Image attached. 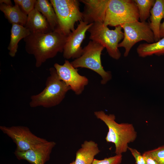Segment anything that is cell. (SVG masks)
<instances>
[{
    "instance_id": "obj_1",
    "label": "cell",
    "mask_w": 164,
    "mask_h": 164,
    "mask_svg": "<svg viewBox=\"0 0 164 164\" xmlns=\"http://www.w3.org/2000/svg\"><path fill=\"white\" fill-rule=\"evenodd\" d=\"M67 36L55 30L47 33H30L24 38L25 50L34 56L40 67L47 60L63 52Z\"/></svg>"
},
{
    "instance_id": "obj_2",
    "label": "cell",
    "mask_w": 164,
    "mask_h": 164,
    "mask_svg": "<svg viewBox=\"0 0 164 164\" xmlns=\"http://www.w3.org/2000/svg\"><path fill=\"white\" fill-rule=\"evenodd\" d=\"M94 115L107 126L108 132L105 139L107 142L114 144L116 155L126 152L128 150V144L135 141L137 137V132L133 125L127 123H118L114 114H108L102 111H95Z\"/></svg>"
},
{
    "instance_id": "obj_3",
    "label": "cell",
    "mask_w": 164,
    "mask_h": 164,
    "mask_svg": "<svg viewBox=\"0 0 164 164\" xmlns=\"http://www.w3.org/2000/svg\"><path fill=\"white\" fill-rule=\"evenodd\" d=\"M49 70L50 75L47 78L45 88L39 93L31 97L30 107L55 106L61 103L67 93L71 90L60 79L54 67H51Z\"/></svg>"
},
{
    "instance_id": "obj_4",
    "label": "cell",
    "mask_w": 164,
    "mask_h": 164,
    "mask_svg": "<svg viewBox=\"0 0 164 164\" xmlns=\"http://www.w3.org/2000/svg\"><path fill=\"white\" fill-rule=\"evenodd\" d=\"M122 29L120 25L111 30L103 23L96 22L93 23L87 31L90 33L89 39L91 40L102 45L111 57L118 60L121 55L118 45L124 37Z\"/></svg>"
},
{
    "instance_id": "obj_5",
    "label": "cell",
    "mask_w": 164,
    "mask_h": 164,
    "mask_svg": "<svg viewBox=\"0 0 164 164\" xmlns=\"http://www.w3.org/2000/svg\"><path fill=\"white\" fill-rule=\"evenodd\" d=\"M58 22L56 30L68 36L75 29L76 22L82 20V12L78 0H50Z\"/></svg>"
},
{
    "instance_id": "obj_6",
    "label": "cell",
    "mask_w": 164,
    "mask_h": 164,
    "mask_svg": "<svg viewBox=\"0 0 164 164\" xmlns=\"http://www.w3.org/2000/svg\"><path fill=\"white\" fill-rule=\"evenodd\" d=\"M137 5L133 0H109L104 24L116 27L139 20Z\"/></svg>"
},
{
    "instance_id": "obj_7",
    "label": "cell",
    "mask_w": 164,
    "mask_h": 164,
    "mask_svg": "<svg viewBox=\"0 0 164 164\" xmlns=\"http://www.w3.org/2000/svg\"><path fill=\"white\" fill-rule=\"evenodd\" d=\"M104 48L99 43L90 40L83 48L81 56L70 62L75 68H86L93 70L101 77V84H106L112 78L110 71H106L102 66L101 55Z\"/></svg>"
},
{
    "instance_id": "obj_8",
    "label": "cell",
    "mask_w": 164,
    "mask_h": 164,
    "mask_svg": "<svg viewBox=\"0 0 164 164\" xmlns=\"http://www.w3.org/2000/svg\"><path fill=\"white\" fill-rule=\"evenodd\" d=\"M121 26L124 30V37L118 47L124 48L125 57L128 55L132 47L138 42L144 40L148 43L155 42L154 34L148 22L138 21Z\"/></svg>"
},
{
    "instance_id": "obj_9",
    "label": "cell",
    "mask_w": 164,
    "mask_h": 164,
    "mask_svg": "<svg viewBox=\"0 0 164 164\" xmlns=\"http://www.w3.org/2000/svg\"><path fill=\"white\" fill-rule=\"evenodd\" d=\"M0 129L15 143L16 145L15 151H26L37 145L48 141L45 139L34 135L26 126H16L7 127L0 126Z\"/></svg>"
},
{
    "instance_id": "obj_10",
    "label": "cell",
    "mask_w": 164,
    "mask_h": 164,
    "mask_svg": "<svg viewBox=\"0 0 164 164\" xmlns=\"http://www.w3.org/2000/svg\"><path fill=\"white\" fill-rule=\"evenodd\" d=\"M54 67L60 79L70 87L76 94L80 95L82 93L88 84V79L80 74L78 69L74 68L70 62L66 60L62 65L55 63Z\"/></svg>"
},
{
    "instance_id": "obj_11",
    "label": "cell",
    "mask_w": 164,
    "mask_h": 164,
    "mask_svg": "<svg viewBox=\"0 0 164 164\" xmlns=\"http://www.w3.org/2000/svg\"><path fill=\"white\" fill-rule=\"evenodd\" d=\"M77 27L67 36L63 51L64 58L67 60L76 59L81 55V46L85 37L86 33L93 23L88 24L82 20Z\"/></svg>"
},
{
    "instance_id": "obj_12",
    "label": "cell",
    "mask_w": 164,
    "mask_h": 164,
    "mask_svg": "<svg viewBox=\"0 0 164 164\" xmlns=\"http://www.w3.org/2000/svg\"><path fill=\"white\" fill-rule=\"evenodd\" d=\"M56 143L50 141L37 145L25 151H15L14 154L19 160L23 159L32 164H44L50 158V155Z\"/></svg>"
},
{
    "instance_id": "obj_13",
    "label": "cell",
    "mask_w": 164,
    "mask_h": 164,
    "mask_svg": "<svg viewBox=\"0 0 164 164\" xmlns=\"http://www.w3.org/2000/svg\"><path fill=\"white\" fill-rule=\"evenodd\" d=\"M84 5L82 21L89 24L103 23L109 0H80Z\"/></svg>"
},
{
    "instance_id": "obj_14",
    "label": "cell",
    "mask_w": 164,
    "mask_h": 164,
    "mask_svg": "<svg viewBox=\"0 0 164 164\" xmlns=\"http://www.w3.org/2000/svg\"><path fill=\"white\" fill-rule=\"evenodd\" d=\"M100 152L98 144L92 140H86L77 151L75 164H92L95 156Z\"/></svg>"
},
{
    "instance_id": "obj_15",
    "label": "cell",
    "mask_w": 164,
    "mask_h": 164,
    "mask_svg": "<svg viewBox=\"0 0 164 164\" xmlns=\"http://www.w3.org/2000/svg\"><path fill=\"white\" fill-rule=\"evenodd\" d=\"M25 27L30 33H47L53 31L45 17L35 8L28 15Z\"/></svg>"
},
{
    "instance_id": "obj_16",
    "label": "cell",
    "mask_w": 164,
    "mask_h": 164,
    "mask_svg": "<svg viewBox=\"0 0 164 164\" xmlns=\"http://www.w3.org/2000/svg\"><path fill=\"white\" fill-rule=\"evenodd\" d=\"M150 27L153 32L155 42L160 39L159 28L161 22L164 19V0H156L150 12Z\"/></svg>"
},
{
    "instance_id": "obj_17",
    "label": "cell",
    "mask_w": 164,
    "mask_h": 164,
    "mask_svg": "<svg viewBox=\"0 0 164 164\" xmlns=\"http://www.w3.org/2000/svg\"><path fill=\"white\" fill-rule=\"evenodd\" d=\"M0 10L10 23L25 26L28 15L21 10L19 5L15 4L13 6L0 3Z\"/></svg>"
},
{
    "instance_id": "obj_18",
    "label": "cell",
    "mask_w": 164,
    "mask_h": 164,
    "mask_svg": "<svg viewBox=\"0 0 164 164\" xmlns=\"http://www.w3.org/2000/svg\"><path fill=\"white\" fill-rule=\"evenodd\" d=\"M30 33L29 31L25 26L17 24H12L10 40L8 47L9 51V54L11 56L14 57L15 56L19 41L28 36Z\"/></svg>"
},
{
    "instance_id": "obj_19",
    "label": "cell",
    "mask_w": 164,
    "mask_h": 164,
    "mask_svg": "<svg viewBox=\"0 0 164 164\" xmlns=\"http://www.w3.org/2000/svg\"><path fill=\"white\" fill-rule=\"evenodd\" d=\"M35 8L45 17L52 31L55 30L58 26L57 20L54 8L50 1L37 0Z\"/></svg>"
},
{
    "instance_id": "obj_20",
    "label": "cell",
    "mask_w": 164,
    "mask_h": 164,
    "mask_svg": "<svg viewBox=\"0 0 164 164\" xmlns=\"http://www.w3.org/2000/svg\"><path fill=\"white\" fill-rule=\"evenodd\" d=\"M137 52L139 57H145L153 55L161 56L164 55V37L156 42L151 43L140 44L137 48Z\"/></svg>"
},
{
    "instance_id": "obj_21",
    "label": "cell",
    "mask_w": 164,
    "mask_h": 164,
    "mask_svg": "<svg viewBox=\"0 0 164 164\" xmlns=\"http://www.w3.org/2000/svg\"><path fill=\"white\" fill-rule=\"evenodd\" d=\"M138 8L140 22H146L150 16V12L155 0H134Z\"/></svg>"
},
{
    "instance_id": "obj_22",
    "label": "cell",
    "mask_w": 164,
    "mask_h": 164,
    "mask_svg": "<svg viewBox=\"0 0 164 164\" xmlns=\"http://www.w3.org/2000/svg\"><path fill=\"white\" fill-rule=\"evenodd\" d=\"M144 152L154 159L158 164H164V145Z\"/></svg>"
},
{
    "instance_id": "obj_23",
    "label": "cell",
    "mask_w": 164,
    "mask_h": 164,
    "mask_svg": "<svg viewBox=\"0 0 164 164\" xmlns=\"http://www.w3.org/2000/svg\"><path fill=\"white\" fill-rule=\"evenodd\" d=\"M36 0H14L15 4L19 5L21 10L28 15L35 8Z\"/></svg>"
},
{
    "instance_id": "obj_24",
    "label": "cell",
    "mask_w": 164,
    "mask_h": 164,
    "mask_svg": "<svg viewBox=\"0 0 164 164\" xmlns=\"http://www.w3.org/2000/svg\"><path fill=\"white\" fill-rule=\"evenodd\" d=\"M122 161V155H116L99 160L94 159L92 164H120Z\"/></svg>"
},
{
    "instance_id": "obj_25",
    "label": "cell",
    "mask_w": 164,
    "mask_h": 164,
    "mask_svg": "<svg viewBox=\"0 0 164 164\" xmlns=\"http://www.w3.org/2000/svg\"><path fill=\"white\" fill-rule=\"evenodd\" d=\"M128 150L134 158L136 164H147L142 155L136 149L129 147Z\"/></svg>"
},
{
    "instance_id": "obj_26",
    "label": "cell",
    "mask_w": 164,
    "mask_h": 164,
    "mask_svg": "<svg viewBox=\"0 0 164 164\" xmlns=\"http://www.w3.org/2000/svg\"><path fill=\"white\" fill-rule=\"evenodd\" d=\"M142 155L144 158L147 164H158L154 159L144 152Z\"/></svg>"
},
{
    "instance_id": "obj_27",
    "label": "cell",
    "mask_w": 164,
    "mask_h": 164,
    "mask_svg": "<svg viewBox=\"0 0 164 164\" xmlns=\"http://www.w3.org/2000/svg\"><path fill=\"white\" fill-rule=\"evenodd\" d=\"M159 36L160 39L164 37V21L161 23L159 28Z\"/></svg>"
},
{
    "instance_id": "obj_28",
    "label": "cell",
    "mask_w": 164,
    "mask_h": 164,
    "mask_svg": "<svg viewBox=\"0 0 164 164\" xmlns=\"http://www.w3.org/2000/svg\"><path fill=\"white\" fill-rule=\"evenodd\" d=\"M0 3H2L7 5H12V2L10 0H0Z\"/></svg>"
},
{
    "instance_id": "obj_29",
    "label": "cell",
    "mask_w": 164,
    "mask_h": 164,
    "mask_svg": "<svg viewBox=\"0 0 164 164\" xmlns=\"http://www.w3.org/2000/svg\"><path fill=\"white\" fill-rule=\"evenodd\" d=\"M70 164H75L74 161H73L72 162L70 163Z\"/></svg>"
}]
</instances>
